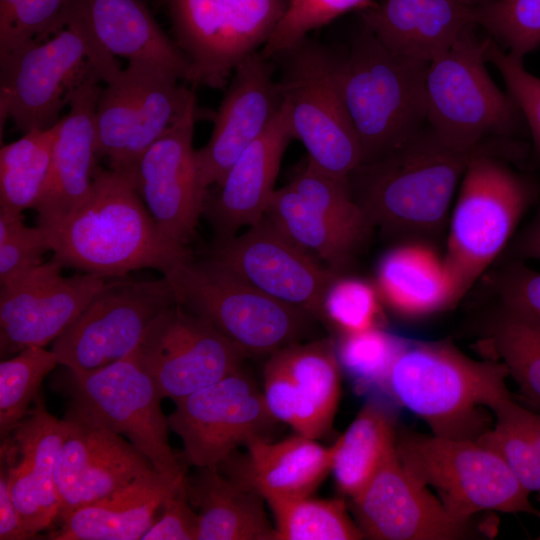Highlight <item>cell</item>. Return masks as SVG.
I'll use <instances>...</instances> for the list:
<instances>
[{
  "label": "cell",
  "instance_id": "d590c367",
  "mask_svg": "<svg viewBox=\"0 0 540 540\" xmlns=\"http://www.w3.org/2000/svg\"><path fill=\"white\" fill-rule=\"evenodd\" d=\"M55 125L25 133L1 147L0 209L19 213L34 209L48 176Z\"/></svg>",
  "mask_w": 540,
  "mask_h": 540
},
{
  "label": "cell",
  "instance_id": "7402d4cb",
  "mask_svg": "<svg viewBox=\"0 0 540 540\" xmlns=\"http://www.w3.org/2000/svg\"><path fill=\"white\" fill-rule=\"evenodd\" d=\"M340 363L329 339L294 343L271 354L264 400L279 422L317 440L330 428L341 394Z\"/></svg>",
  "mask_w": 540,
  "mask_h": 540
},
{
  "label": "cell",
  "instance_id": "60d3db41",
  "mask_svg": "<svg viewBox=\"0 0 540 540\" xmlns=\"http://www.w3.org/2000/svg\"><path fill=\"white\" fill-rule=\"evenodd\" d=\"M473 23L508 52L523 59L540 45V0H483Z\"/></svg>",
  "mask_w": 540,
  "mask_h": 540
},
{
  "label": "cell",
  "instance_id": "681fc988",
  "mask_svg": "<svg viewBox=\"0 0 540 540\" xmlns=\"http://www.w3.org/2000/svg\"><path fill=\"white\" fill-rule=\"evenodd\" d=\"M32 537L24 528L17 508L12 500L7 465L1 459L0 472V539L25 540Z\"/></svg>",
  "mask_w": 540,
  "mask_h": 540
},
{
  "label": "cell",
  "instance_id": "52a82bcc",
  "mask_svg": "<svg viewBox=\"0 0 540 540\" xmlns=\"http://www.w3.org/2000/svg\"><path fill=\"white\" fill-rule=\"evenodd\" d=\"M468 26L441 55L429 62L425 78L427 125L445 142L472 149L527 130L518 106L486 68L488 36Z\"/></svg>",
  "mask_w": 540,
  "mask_h": 540
},
{
  "label": "cell",
  "instance_id": "f6af8a7d",
  "mask_svg": "<svg viewBox=\"0 0 540 540\" xmlns=\"http://www.w3.org/2000/svg\"><path fill=\"white\" fill-rule=\"evenodd\" d=\"M51 251L46 232L28 227L23 215L10 216L0 225V283L6 284L40 265Z\"/></svg>",
  "mask_w": 540,
  "mask_h": 540
},
{
  "label": "cell",
  "instance_id": "ffe728a7",
  "mask_svg": "<svg viewBox=\"0 0 540 540\" xmlns=\"http://www.w3.org/2000/svg\"><path fill=\"white\" fill-rule=\"evenodd\" d=\"M65 418L69 430L55 470L59 520L140 477L158 472L130 441L76 407L70 405Z\"/></svg>",
  "mask_w": 540,
  "mask_h": 540
},
{
  "label": "cell",
  "instance_id": "3957f363",
  "mask_svg": "<svg viewBox=\"0 0 540 540\" xmlns=\"http://www.w3.org/2000/svg\"><path fill=\"white\" fill-rule=\"evenodd\" d=\"M506 366L475 360L447 342L406 341L388 379L387 395L424 420L432 434L476 440L493 412L511 399Z\"/></svg>",
  "mask_w": 540,
  "mask_h": 540
},
{
  "label": "cell",
  "instance_id": "816d5d0a",
  "mask_svg": "<svg viewBox=\"0 0 540 540\" xmlns=\"http://www.w3.org/2000/svg\"><path fill=\"white\" fill-rule=\"evenodd\" d=\"M521 415L540 453V413L521 406Z\"/></svg>",
  "mask_w": 540,
  "mask_h": 540
},
{
  "label": "cell",
  "instance_id": "4316f807",
  "mask_svg": "<svg viewBox=\"0 0 540 540\" xmlns=\"http://www.w3.org/2000/svg\"><path fill=\"white\" fill-rule=\"evenodd\" d=\"M95 47L110 57L155 63L179 80L190 64L163 31L144 0H69Z\"/></svg>",
  "mask_w": 540,
  "mask_h": 540
},
{
  "label": "cell",
  "instance_id": "c3c4849f",
  "mask_svg": "<svg viewBox=\"0 0 540 540\" xmlns=\"http://www.w3.org/2000/svg\"><path fill=\"white\" fill-rule=\"evenodd\" d=\"M189 502L184 478L165 497L161 514L141 540H197L199 517Z\"/></svg>",
  "mask_w": 540,
  "mask_h": 540
},
{
  "label": "cell",
  "instance_id": "484cf974",
  "mask_svg": "<svg viewBox=\"0 0 540 540\" xmlns=\"http://www.w3.org/2000/svg\"><path fill=\"white\" fill-rule=\"evenodd\" d=\"M98 77L73 95L68 113L56 123L50 168L34 210L38 226L66 217L89 195L96 167L95 111L102 88Z\"/></svg>",
  "mask_w": 540,
  "mask_h": 540
},
{
  "label": "cell",
  "instance_id": "f546056e",
  "mask_svg": "<svg viewBox=\"0 0 540 540\" xmlns=\"http://www.w3.org/2000/svg\"><path fill=\"white\" fill-rule=\"evenodd\" d=\"M181 481H172L158 472L140 477L108 496L75 509L60 520V528L49 533L48 538L141 540L156 521L165 497Z\"/></svg>",
  "mask_w": 540,
  "mask_h": 540
},
{
  "label": "cell",
  "instance_id": "7a4b0ae2",
  "mask_svg": "<svg viewBox=\"0 0 540 540\" xmlns=\"http://www.w3.org/2000/svg\"><path fill=\"white\" fill-rule=\"evenodd\" d=\"M510 140L460 149L426 125L389 153L361 163L347 177L349 188L374 228L413 239L433 237L446 225L470 162L486 151L513 144Z\"/></svg>",
  "mask_w": 540,
  "mask_h": 540
},
{
  "label": "cell",
  "instance_id": "8fae6325",
  "mask_svg": "<svg viewBox=\"0 0 540 540\" xmlns=\"http://www.w3.org/2000/svg\"><path fill=\"white\" fill-rule=\"evenodd\" d=\"M167 15L195 85L223 88L266 44L289 0H153Z\"/></svg>",
  "mask_w": 540,
  "mask_h": 540
},
{
  "label": "cell",
  "instance_id": "ac0fdd59",
  "mask_svg": "<svg viewBox=\"0 0 540 540\" xmlns=\"http://www.w3.org/2000/svg\"><path fill=\"white\" fill-rule=\"evenodd\" d=\"M364 537L375 540H459L485 535L474 519L452 515L402 465L396 445L364 489L352 499Z\"/></svg>",
  "mask_w": 540,
  "mask_h": 540
},
{
  "label": "cell",
  "instance_id": "30bf717a",
  "mask_svg": "<svg viewBox=\"0 0 540 540\" xmlns=\"http://www.w3.org/2000/svg\"><path fill=\"white\" fill-rule=\"evenodd\" d=\"M396 450L404 468L432 487L455 517L470 520L480 512L528 513L540 518L505 462L477 440L450 439L404 431Z\"/></svg>",
  "mask_w": 540,
  "mask_h": 540
},
{
  "label": "cell",
  "instance_id": "cb8c5ba5",
  "mask_svg": "<svg viewBox=\"0 0 540 540\" xmlns=\"http://www.w3.org/2000/svg\"><path fill=\"white\" fill-rule=\"evenodd\" d=\"M295 139L287 104L237 158L214 192L208 190L204 213L216 239L236 235L242 227L260 221L275 191L283 154Z\"/></svg>",
  "mask_w": 540,
  "mask_h": 540
},
{
  "label": "cell",
  "instance_id": "7c38bea8",
  "mask_svg": "<svg viewBox=\"0 0 540 540\" xmlns=\"http://www.w3.org/2000/svg\"><path fill=\"white\" fill-rule=\"evenodd\" d=\"M178 80L160 65L130 60L101 89L96 154L108 160L110 169L135 175L144 152L196 104L194 93Z\"/></svg>",
  "mask_w": 540,
  "mask_h": 540
},
{
  "label": "cell",
  "instance_id": "db71d44e",
  "mask_svg": "<svg viewBox=\"0 0 540 540\" xmlns=\"http://www.w3.org/2000/svg\"><path fill=\"white\" fill-rule=\"evenodd\" d=\"M540 539V538H539Z\"/></svg>",
  "mask_w": 540,
  "mask_h": 540
},
{
  "label": "cell",
  "instance_id": "d4e9b609",
  "mask_svg": "<svg viewBox=\"0 0 540 540\" xmlns=\"http://www.w3.org/2000/svg\"><path fill=\"white\" fill-rule=\"evenodd\" d=\"M35 406L12 431L20 456L16 463L1 453L7 465L9 489L26 531L34 538L59 516L55 470L59 450L68 433L66 418L59 420L45 408L39 394Z\"/></svg>",
  "mask_w": 540,
  "mask_h": 540
},
{
  "label": "cell",
  "instance_id": "8992f818",
  "mask_svg": "<svg viewBox=\"0 0 540 540\" xmlns=\"http://www.w3.org/2000/svg\"><path fill=\"white\" fill-rule=\"evenodd\" d=\"M522 151L518 143L486 151L464 173L443 258L457 302L507 246L536 196L535 183L505 159Z\"/></svg>",
  "mask_w": 540,
  "mask_h": 540
},
{
  "label": "cell",
  "instance_id": "4fadbf2b",
  "mask_svg": "<svg viewBox=\"0 0 540 540\" xmlns=\"http://www.w3.org/2000/svg\"><path fill=\"white\" fill-rule=\"evenodd\" d=\"M60 383L71 406L124 435L160 474L175 482L185 478L168 443L169 422L160 407L162 398L135 350L90 373L69 371Z\"/></svg>",
  "mask_w": 540,
  "mask_h": 540
},
{
  "label": "cell",
  "instance_id": "bcb514c9",
  "mask_svg": "<svg viewBox=\"0 0 540 540\" xmlns=\"http://www.w3.org/2000/svg\"><path fill=\"white\" fill-rule=\"evenodd\" d=\"M323 309L325 320H330L343 333L377 327L376 293L364 281L340 276L329 288Z\"/></svg>",
  "mask_w": 540,
  "mask_h": 540
},
{
  "label": "cell",
  "instance_id": "ee69618b",
  "mask_svg": "<svg viewBox=\"0 0 540 540\" xmlns=\"http://www.w3.org/2000/svg\"><path fill=\"white\" fill-rule=\"evenodd\" d=\"M486 58L499 71L507 92L518 106L526 122L540 158V78L528 72L523 59L505 52L503 48L488 36Z\"/></svg>",
  "mask_w": 540,
  "mask_h": 540
},
{
  "label": "cell",
  "instance_id": "ab89813d",
  "mask_svg": "<svg viewBox=\"0 0 540 540\" xmlns=\"http://www.w3.org/2000/svg\"><path fill=\"white\" fill-rule=\"evenodd\" d=\"M406 341L373 327L344 333L335 348L340 366L359 392L376 389L387 394L390 371Z\"/></svg>",
  "mask_w": 540,
  "mask_h": 540
},
{
  "label": "cell",
  "instance_id": "5b68a950",
  "mask_svg": "<svg viewBox=\"0 0 540 540\" xmlns=\"http://www.w3.org/2000/svg\"><path fill=\"white\" fill-rule=\"evenodd\" d=\"M337 56L340 90L359 138L363 162L399 147L427 125L429 61L396 53L365 26Z\"/></svg>",
  "mask_w": 540,
  "mask_h": 540
},
{
  "label": "cell",
  "instance_id": "ba28073f",
  "mask_svg": "<svg viewBox=\"0 0 540 540\" xmlns=\"http://www.w3.org/2000/svg\"><path fill=\"white\" fill-rule=\"evenodd\" d=\"M163 276L177 304L208 321L247 356L273 354L297 343L313 317L268 296L209 257H193Z\"/></svg>",
  "mask_w": 540,
  "mask_h": 540
},
{
  "label": "cell",
  "instance_id": "f5cc1de1",
  "mask_svg": "<svg viewBox=\"0 0 540 540\" xmlns=\"http://www.w3.org/2000/svg\"><path fill=\"white\" fill-rule=\"evenodd\" d=\"M481 1L483 0H466V2L472 6L474 5H477L478 3H480Z\"/></svg>",
  "mask_w": 540,
  "mask_h": 540
},
{
  "label": "cell",
  "instance_id": "9a60e30c",
  "mask_svg": "<svg viewBox=\"0 0 540 540\" xmlns=\"http://www.w3.org/2000/svg\"><path fill=\"white\" fill-rule=\"evenodd\" d=\"M175 404L169 427L182 439L186 460L198 468H217L239 446L266 439L279 422L241 368Z\"/></svg>",
  "mask_w": 540,
  "mask_h": 540
},
{
  "label": "cell",
  "instance_id": "b9f144b4",
  "mask_svg": "<svg viewBox=\"0 0 540 540\" xmlns=\"http://www.w3.org/2000/svg\"><path fill=\"white\" fill-rule=\"evenodd\" d=\"M371 0H289L286 11L260 52L272 59L283 50L337 17Z\"/></svg>",
  "mask_w": 540,
  "mask_h": 540
},
{
  "label": "cell",
  "instance_id": "e575fe53",
  "mask_svg": "<svg viewBox=\"0 0 540 540\" xmlns=\"http://www.w3.org/2000/svg\"><path fill=\"white\" fill-rule=\"evenodd\" d=\"M485 346L508 369L527 402L540 413V323L501 305L487 321Z\"/></svg>",
  "mask_w": 540,
  "mask_h": 540
},
{
  "label": "cell",
  "instance_id": "1f68e13d",
  "mask_svg": "<svg viewBox=\"0 0 540 540\" xmlns=\"http://www.w3.org/2000/svg\"><path fill=\"white\" fill-rule=\"evenodd\" d=\"M378 284L390 306L409 317L432 314L457 302L443 258L423 243L386 254L378 268Z\"/></svg>",
  "mask_w": 540,
  "mask_h": 540
},
{
  "label": "cell",
  "instance_id": "4dcf8cb0",
  "mask_svg": "<svg viewBox=\"0 0 540 540\" xmlns=\"http://www.w3.org/2000/svg\"><path fill=\"white\" fill-rule=\"evenodd\" d=\"M199 469L185 476L189 501L199 510L197 540H276L257 491L221 476L217 468Z\"/></svg>",
  "mask_w": 540,
  "mask_h": 540
},
{
  "label": "cell",
  "instance_id": "f907efd6",
  "mask_svg": "<svg viewBox=\"0 0 540 540\" xmlns=\"http://www.w3.org/2000/svg\"><path fill=\"white\" fill-rule=\"evenodd\" d=\"M513 256L519 259L540 260V209L513 243Z\"/></svg>",
  "mask_w": 540,
  "mask_h": 540
},
{
  "label": "cell",
  "instance_id": "f1b7e54d",
  "mask_svg": "<svg viewBox=\"0 0 540 540\" xmlns=\"http://www.w3.org/2000/svg\"><path fill=\"white\" fill-rule=\"evenodd\" d=\"M242 462L230 456L222 467L234 478L268 498L311 496L332 468L333 447L297 434L272 443L258 438L247 446Z\"/></svg>",
  "mask_w": 540,
  "mask_h": 540
},
{
  "label": "cell",
  "instance_id": "277c9868",
  "mask_svg": "<svg viewBox=\"0 0 540 540\" xmlns=\"http://www.w3.org/2000/svg\"><path fill=\"white\" fill-rule=\"evenodd\" d=\"M0 67L1 122L11 118L24 134L54 126L91 78L106 84L122 70L95 47L69 2L52 29L0 54Z\"/></svg>",
  "mask_w": 540,
  "mask_h": 540
},
{
  "label": "cell",
  "instance_id": "83f0119b",
  "mask_svg": "<svg viewBox=\"0 0 540 540\" xmlns=\"http://www.w3.org/2000/svg\"><path fill=\"white\" fill-rule=\"evenodd\" d=\"M472 12L466 0H380L362 19L390 50L430 62L474 24Z\"/></svg>",
  "mask_w": 540,
  "mask_h": 540
},
{
  "label": "cell",
  "instance_id": "e0dca14e",
  "mask_svg": "<svg viewBox=\"0 0 540 540\" xmlns=\"http://www.w3.org/2000/svg\"><path fill=\"white\" fill-rule=\"evenodd\" d=\"M208 257L268 296L320 319H325V296L341 276L292 243L266 216L239 235L215 239Z\"/></svg>",
  "mask_w": 540,
  "mask_h": 540
},
{
  "label": "cell",
  "instance_id": "603a6c76",
  "mask_svg": "<svg viewBox=\"0 0 540 540\" xmlns=\"http://www.w3.org/2000/svg\"><path fill=\"white\" fill-rule=\"evenodd\" d=\"M270 61L256 51L231 75L214 116L211 137L196 150L200 179L207 190L222 183L240 154L264 132L281 108L283 99Z\"/></svg>",
  "mask_w": 540,
  "mask_h": 540
},
{
  "label": "cell",
  "instance_id": "d6a6232c",
  "mask_svg": "<svg viewBox=\"0 0 540 540\" xmlns=\"http://www.w3.org/2000/svg\"><path fill=\"white\" fill-rule=\"evenodd\" d=\"M265 216L292 243L338 275L350 266L368 240L331 220L288 184L275 189Z\"/></svg>",
  "mask_w": 540,
  "mask_h": 540
},
{
  "label": "cell",
  "instance_id": "7dc6e473",
  "mask_svg": "<svg viewBox=\"0 0 540 540\" xmlns=\"http://www.w3.org/2000/svg\"><path fill=\"white\" fill-rule=\"evenodd\" d=\"M496 290L501 305L540 323V272L510 261L496 276Z\"/></svg>",
  "mask_w": 540,
  "mask_h": 540
},
{
  "label": "cell",
  "instance_id": "9c48e42d",
  "mask_svg": "<svg viewBox=\"0 0 540 540\" xmlns=\"http://www.w3.org/2000/svg\"><path fill=\"white\" fill-rule=\"evenodd\" d=\"M271 60L279 63L277 85L307 161L347 178L362 163L363 152L340 90L336 52L306 36Z\"/></svg>",
  "mask_w": 540,
  "mask_h": 540
},
{
  "label": "cell",
  "instance_id": "44dd1931",
  "mask_svg": "<svg viewBox=\"0 0 540 540\" xmlns=\"http://www.w3.org/2000/svg\"><path fill=\"white\" fill-rule=\"evenodd\" d=\"M196 116L194 105L144 152L136 168L149 213L162 234L180 245L192 239L208 192L192 144Z\"/></svg>",
  "mask_w": 540,
  "mask_h": 540
},
{
  "label": "cell",
  "instance_id": "74e56055",
  "mask_svg": "<svg viewBox=\"0 0 540 540\" xmlns=\"http://www.w3.org/2000/svg\"><path fill=\"white\" fill-rule=\"evenodd\" d=\"M58 364L52 350L29 347L0 363V432L6 438L28 415L44 377Z\"/></svg>",
  "mask_w": 540,
  "mask_h": 540
},
{
  "label": "cell",
  "instance_id": "836d02e7",
  "mask_svg": "<svg viewBox=\"0 0 540 540\" xmlns=\"http://www.w3.org/2000/svg\"><path fill=\"white\" fill-rule=\"evenodd\" d=\"M396 440L395 420L389 409L381 401H367L332 445L331 471L339 490L351 499L358 496Z\"/></svg>",
  "mask_w": 540,
  "mask_h": 540
},
{
  "label": "cell",
  "instance_id": "5bb4252c",
  "mask_svg": "<svg viewBox=\"0 0 540 540\" xmlns=\"http://www.w3.org/2000/svg\"><path fill=\"white\" fill-rule=\"evenodd\" d=\"M176 303L168 280L112 278L105 281L76 320L56 339L58 364L90 373L133 352L151 322Z\"/></svg>",
  "mask_w": 540,
  "mask_h": 540
},
{
  "label": "cell",
  "instance_id": "7bdbcfd3",
  "mask_svg": "<svg viewBox=\"0 0 540 540\" xmlns=\"http://www.w3.org/2000/svg\"><path fill=\"white\" fill-rule=\"evenodd\" d=\"M68 2L69 0H0V54L52 29Z\"/></svg>",
  "mask_w": 540,
  "mask_h": 540
},
{
  "label": "cell",
  "instance_id": "d6986e66",
  "mask_svg": "<svg viewBox=\"0 0 540 540\" xmlns=\"http://www.w3.org/2000/svg\"><path fill=\"white\" fill-rule=\"evenodd\" d=\"M54 257L1 285L0 355L56 340L81 314L106 279L90 273L62 275Z\"/></svg>",
  "mask_w": 540,
  "mask_h": 540
},
{
  "label": "cell",
  "instance_id": "2e32d148",
  "mask_svg": "<svg viewBox=\"0 0 540 540\" xmlns=\"http://www.w3.org/2000/svg\"><path fill=\"white\" fill-rule=\"evenodd\" d=\"M135 353L161 398L174 402L239 370L247 356L177 303L151 322Z\"/></svg>",
  "mask_w": 540,
  "mask_h": 540
},
{
  "label": "cell",
  "instance_id": "6da1fadb",
  "mask_svg": "<svg viewBox=\"0 0 540 540\" xmlns=\"http://www.w3.org/2000/svg\"><path fill=\"white\" fill-rule=\"evenodd\" d=\"M41 228L53 257L64 267L104 279L143 268L164 275L193 258L187 245L169 240L159 230L135 175L98 165L87 198L63 219Z\"/></svg>",
  "mask_w": 540,
  "mask_h": 540
},
{
  "label": "cell",
  "instance_id": "8d00e7d4",
  "mask_svg": "<svg viewBox=\"0 0 540 540\" xmlns=\"http://www.w3.org/2000/svg\"><path fill=\"white\" fill-rule=\"evenodd\" d=\"M275 519L276 540H359L365 538L341 499H266Z\"/></svg>",
  "mask_w": 540,
  "mask_h": 540
},
{
  "label": "cell",
  "instance_id": "f35d334b",
  "mask_svg": "<svg viewBox=\"0 0 540 540\" xmlns=\"http://www.w3.org/2000/svg\"><path fill=\"white\" fill-rule=\"evenodd\" d=\"M493 414L494 427L476 440L499 455L520 484L540 499V453L522 418L521 406L511 398Z\"/></svg>",
  "mask_w": 540,
  "mask_h": 540
}]
</instances>
